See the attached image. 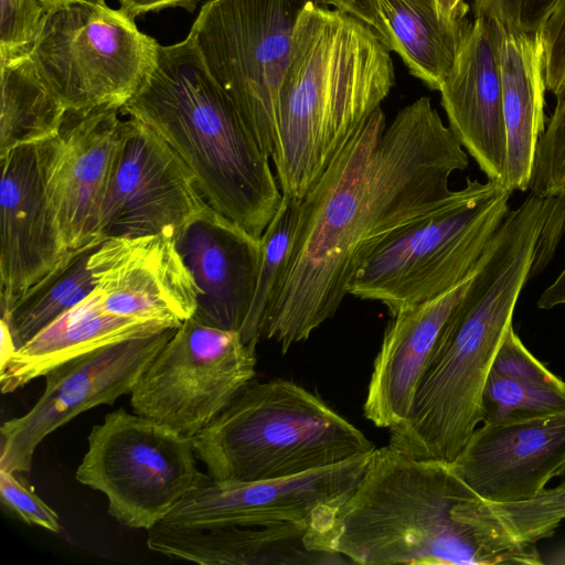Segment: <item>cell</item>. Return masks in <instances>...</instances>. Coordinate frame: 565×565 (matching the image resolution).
Segmentation results:
<instances>
[{
  "label": "cell",
  "mask_w": 565,
  "mask_h": 565,
  "mask_svg": "<svg viewBox=\"0 0 565 565\" xmlns=\"http://www.w3.org/2000/svg\"><path fill=\"white\" fill-rule=\"evenodd\" d=\"M489 505L513 537L536 544L551 536L565 520V484L545 488L529 500Z\"/></svg>",
  "instance_id": "obj_30"
},
{
  "label": "cell",
  "mask_w": 565,
  "mask_h": 565,
  "mask_svg": "<svg viewBox=\"0 0 565 565\" xmlns=\"http://www.w3.org/2000/svg\"><path fill=\"white\" fill-rule=\"evenodd\" d=\"M556 98L536 147L529 185L541 196H565V92Z\"/></svg>",
  "instance_id": "obj_31"
},
{
  "label": "cell",
  "mask_w": 565,
  "mask_h": 565,
  "mask_svg": "<svg viewBox=\"0 0 565 565\" xmlns=\"http://www.w3.org/2000/svg\"><path fill=\"white\" fill-rule=\"evenodd\" d=\"M309 523L180 529L159 522L148 530L149 550L203 565H326L349 563L309 543Z\"/></svg>",
  "instance_id": "obj_22"
},
{
  "label": "cell",
  "mask_w": 565,
  "mask_h": 565,
  "mask_svg": "<svg viewBox=\"0 0 565 565\" xmlns=\"http://www.w3.org/2000/svg\"><path fill=\"white\" fill-rule=\"evenodd\" d=\"M439 92L449 128L488 180L504 188L508 141L493 19L470 21Z\"/></svg>",
  "instance_id": "obj_18"
},
{
  "label": "cell",
  "mask_w": 565,
  "mask_h": 565,
  "mask_svg": "<svg viewBox=\"0 0 565 565\" xmlns=\"http://www.w3.org/2000/svg\"><path fill=\"white\" fill-rule=\"evenodd\" d=\"M469 280L392 316L374 360L363 404L364 416L376 427L392 429L407 417L443 329Z\"/></svg>",
  "instance_id": "obj_21"
},
{
  "label": "cell",
  "mask_w": 565,
  "mask_h": 565,
  "mask_svg": "<svg viewBox=\"0 0 565 565\" xmlns=\"http://www.w3.org/2000/svg\"><path fill=\"white\" fill-rule=\"evenodd\" d=\"M39 1L47 12L55 8L63 7L66 4L84 2V1H94V0H39Z\"/></svg>",
  "instance_id": "obj_41"
},
{
  "label": "cell",
  "mask_w": 565,
  "mask_h": 565,
  "mask_svg": "<svg viewBox=\"0 0 565 565\" xmlns=\"http://www.w3.org/2000/svg\"><path fill=\"white\" fill-rule=\"evenodd\" d=\"M450 463L489 502L529 500L565 467V411L508 424H482Z\"/></svg>",
  "instance_id": "obj_17"
},
{
  "label": "cell",
  "mask_w": 565,
  "mask_h": 565,
  "mask_svg": "<svg viewBox=\"0 0 565 565\" xmlns=\"http://www.w3.org/2000/svg\"><path fill=\"white\" fill-rule=\"evenodd\" d=\"M255 350L238 332L186 319L131 391L134 412L195 436L255 377Z\"/></svg>",
  "instance_id": "obj_11"
},
{
  "label": "cell",
  "mask_w": 565,
  "mask_h": 565,
  "mask_svg": "<svg viewBox=\"0 0 565 565\" xmlns=\"http://www.w3.org/2000/svg\"><path fill=\"white\" fill-rule=\"evenodd\" d=\"M565 207L530 193L509 212L446 322L407 417L391 446L452 462L481 423L483 386L523 287L553 258Z\"/></svg>",
  "instance_id": "obj_3"
},
{
  "label": "cell",
  "mask_w": 565,
  "mask_h": 565,
  "mask_svg": "<svg viewBox=\"0 0 565 565\" xmlns=\"http://www.w3.org/2000/svg\"><path fill=\"white\" fill-rule=\"evenodd\" d=\"M45 15L39 0H0V66L30 56Z\"/></svg>",
  "instance_id": "obj_32"
},
{
  "label": "cell",
  "mask_w": 565,
  "mask_h": 565,
  "mask_svg": "<svg viewBox=\"0 0 565 565\" xmlns=\"http://www.w3.org/2000/svg\"><path fill=\"white\" fill-rule=\"evenodd\" d=\"M311 547L361 565H539L450 462L375 448L354 489L309 524Z\"/></svg>",
  "instance_id": "obj_2"
},
{
  "label": "cell",
  "mask_w": 565,
  "mask_h": 565,
  "mask_svg": "<svg viewBox=\"0 0 565 565\" xmlns=\"http://www.w3.org/2000/svg\"><path fill=\"white\" fill-rule=\"evenodd\" d=\"M394 85L390 51L366 23L316 0L303 2L281 82L271 154L285 198L302 200Z\"/></svg>",
  "instance_id": "obj_4"
},
{
  "label": "cell",
  "mask_w": 565,
  "mask_h": 565,
  "mask_svg": "<svg viewBox=\"0 0 565 565\" xmlns=\"http://www.w3.org/2000/svg\"><path fill=\"white\" fill-rule=\"evenodd\" d=\"M564 411L565 381L526 349L511 326L483 386L481 423L508 424Z\"/></svg>",
  "instance_id": "obj_26"
},
{
  "label": "cell",
  "mask_w": 565,
  "mask_h": 565,
  "mask_svg": "<svg viewBox=\"0 0 565 565\" xmlns=\"http://www.w3.org/2000/svg\"><path fill=\"white\" fill-rule=\"evenodd\" d=\"M103 241L96 238L70 250L49 274L1 313V321L9 329L17 350L94 291L88 262Z\"/></svg>",
  "instance_id": "obj_28"
},
{
  "label": "cell",
  "mask_w": 565,
  "mask_h": 565,
  "mask_svg": "<svg viewBox=\"0 0 565 565\" xmlns=\"http://www.w3.org/2000/svg\"><path fill=\"white\" fill-rule=\"evenodd\" d=\"M0 157L10 150L53 138L67 109L45 83L32 58L0 66Z\"/></svg>",
  "instance_id": "obj_27"
},
{
  "label": "cell",
  "mask_w": 565,
  "mask_h": 565,
  "mask_svg": "<svg viewBox=\"0 0 565 565\" xmlns=\"http://www.w3.org/2000/svg\"><path fill=\"white\" fill-rule=\"evenodd\" d=\"M174 242L200 290L192 317L241 334L255 294L260 239L210 206Z\"/></svg>",
  "instance_id": "obj_20"
},
{
  "label": "cell",
  "mask_w": 565,
  "mask_h": 565,
  "mask_svg": "<svg viewBox=\"0 0 565 565\" xmlns=\"http://www.w3.org/2000/svg\"><path fill=\"white\" fill-rule=\"evenodd\" d=\"M511 192L494 182L466 185L383 242L353 275L348 294L403 308L439 297L478 270L510 212Z\"/></svg>",
  "instance_id": "obj_7"
},
{
  "label": "cell",
  "mask_w": 565,
  "mask_h": 565,
  "mask_svg": "<svg viewBox=\"0 0 565 565\" xmlns=\"http://www.w3.org/2000/svg\"><path fill=\"white\" fill-rule=\"evenodd\" d=\"M120 113L162 137L209 205L260 239L284 195L270 157L210 73L192 32L158 45L153 65Z\"/></svg>",
  "instance_id": "obj_5"
},
{
  "label": "cell",
  "mask_w": 565,
  "mask_h": 565,
  "mask_svg": "<svg viewBox=\"0 0 565 565\" xmlns=\"http://www.w3.org/2000/svg\"><path fill=\"white\" fill-rule=\"evenodd\" d=\"M561 305H565V267L537 300L540 309L548 310Z\"/></svg>",
  "instance_id": "obj_37"
},
{
  "label": "cell",
  "mask_w": 565,
  "mask_h": 565,
  "mask_svg": "<svg viewBox=\"0 0 565 565\" xmlns=\"http://www.w3.org/2000/svg\"><path fill=\"white\" fill-rule=\"evenodd\" d=\"M300 0H207L192 24L205 64L271 158Z\"/></svg>",
  "instance_id": "obj_9"
},
{
  "label": "cell",
  "mask_w": 565,
  "mask_h": 565,
  "mask_svg": "<svg viewBox=\"0 0 565 565\" xmlns=\"http://www.w3.org/2000/svg\"><path fill=\"white\" fill-rule=\"evenodd\" d=\"M1 160V313L70 252L51 214L39 143L17 147Z\"/></svg>",
  "instance_id": "obj_19"
},
{
  "label": "cell",
  "mask_w": 565,
  "mask_h": 565,
  "mask_svg": "<svg viewBox=\"0 0 565 565\" xmlns=\"http://www.w3.org/2000/svg\"><path fill=\"white\" fill-rule=\"evenodd\" d=\"M210 207L181 157L153 129L128 117L102 206L98 237L177 239Z\"/></svg>",
  "instance_id": "obj_12"
},
{
  "label": "cell",
  "mask_w": 565,
  "mask_h": 565,
  "mask_svg": "<svg viewBox=\"0 0 565 565\" xmlns=\"http://www.w3.org/2000/svg\"><path fill=\"white\" fill-rule=\"evenodd\" d=\"M119 114L111 107L67 111L58 132L39 143L47 204L67 250L99 238L102 206L124 136Z\"/></svg>",
  "instance_id": "obj_15"
},
{
  "label": "cell",
  "mask_w": 565,
  "mask_h": 565,
  "mask_svg": "<svg viewBox=\"0 0 565 565\" xmlns=\"http://www.w3.org/2000/svg\"><path fill=\"white\" fill-rule=\"evenodd\" d=\"M494 21L508 141L504 189L524 192L529 190L536 147L545 130L543 44L539 30L523 31Z\"/></svg>",
  "instance_id": "obj_24"
},
{
  "label": "cell",
  "mask_w": 565,
  "mask_h": 565,
  "mask_svg": "<svg viewBox=\"0 0 565 565\" xmlns=\"http://www.w3.org/2000/svg\"><path fill=\"white\" fill-rule=\"evenodd\" d=\"M557 477L561 479L559 484H565V467L562 469Z\"/></svg>",
  "instance_id": "obj_42"
},
{
  "label": "cell",
  "mask_w": 565,
  "mask_h": 565,
  "mask_svg": "<svg viewBox=\"0 0 565 565\" xmlns=\"http://www.w3.org/2000/svg\"><path fill=\"white\" fill-rule=\"evenodd\" d=\"M439 14L449 22L467 19L469 6L465 0H435Z\"/></svg>",
  "instance_id": "obj_38"
},
{
  "label": "cell",
  "mask_w": 565,
  "mask_h": 565,
  "mask_svg": "<svg viewBox=\"0 0 565 565\" xmlns=\"http://www.w3.org/2000/svg\"><path fill=\"white\" fill-rule=\"evenodd\" d=\"M556 0H475V17H486L505 26L536 31Z\"/></svg>",
  "instance_id": "obj_35"
},
{
  "label": "cell",
  "mask_w": 565,
  "mask_h": 565,
  "mask_svg": "<svg viewBox=\"0 0 565 565\" xmlns=\"http://www.w3.org/2000/svg\"><path fill=\"white\" fill-rule=\"evenodd\" d=\"M170 328L177 327L110 313L93 291L13 353L0 369L1 392H14L58 365L103 347Z\"/></svg>",
  "instance_id": "obj_23"
},
{
  "label": "cell",
  "mask_w": 565,
  "mask_h": 565,
  "mask_svg": "<svg viewBox=\"0 0 565 565\" xmlns=\"http://www.w3.org/2000/svg\"><path fill=\"white\" fill-rule=\"evenodd\" d=\"M0 495L8 511L30 525L60 533L56 512L23 484L13 472L0 468Z\"/></svg>",
  "instance_id": "obj_33"
},
{
  "label": "cell",
  "mask_w": 565,
  "mask_h": 565,
  "mask_svg": "<svg viewBox=\"0 0 565 565\" xmlns=\"http://www.w3.org/2000/svg\"><path fill=\"white\" fill-rule=\"evenodd\" d=\"M467 151L428 97L387 126L381 106L348 136L301 200L290 263L265 339L281 352L332 318L362 263L441 205Z\"/></svg>",
  "instance_id": "obj_1"
},
{
  "label": "cell",
  "mask_w": 565,
  "mask_h": 565,
  "mask_svg": "<svg viewBox=\"0 0 565 565\" xmlns=\"http://www.w3.org/2000/svg\"><path fill=\"white\" fill-rule=\"evenodd\" d=\"M159 43L104 0L46 12L30 57L67 111L121 109L153 65Z\"/></svg>",
  "instance_id": "obj_8"
},
{
  "label": "cell",
  "mask_w": 565,
  "mask_h": 565,
  "mask_svg": "<svg viewBox=\"0 0 565 565\" xmlns=\"http://www.w3.org/2000/svg\"><path fill=\"white\" fill-rule=\"evenodd\" d=\"M370 455L300 475L257 481H221L203 473L162 523L180 529L309 523L344 500Z\"/></svg>",
  "instance_id": "obj_14"
},
{
  "label": "cell",
  "mask_w": 565,
  "mask_h": 565,
  "mask_svg": "<svg viewBox=\"0 0 565 565\" xmlns=\"http://www.w3.org/2000/svg\"><path fill=\"white\" fill-rule=\"evenodd\" d=\"M221 481L286 478L370 455L374 444L320 396L288 380H250L192 437Z\"/></svg>",
  "instance_id": "obj_6"
},
{
  "label": "cell",
  "mask_w": 565,
  "mask_h": 565,
  "mask_svg": "<svg viewBox=\"0 0 565 565\" xmlns=\"http://www.w3.org/2000/svg\"><path fill=\"white\" fill-rule=\"evenodd\" d=\"M301 200L285 198L260 237V262L252 307L241 332L246 344L266 338L268 322L290 263Z\"/></svg>",
  "instance_id": "obj_29"
},
{
  "label": "cell",
  "mask_w": 565,
  "mask_h": 565,
  "mask_svg": "<svg viewBox=\"0 0 565 565\" xmlns=\"http://www.w3.org/2000/svg\"><path fill=\"white\" fill-rule=\"evenodd\" d=\"M177 328L103 347L49 372L33 407L2 424L0 468L28 472L36 447L49 434L85 411L113 405L131 393Z\"/></svg>",
  "instance_id": "obj_13"
},
{
  "label": "cell",
  "mask_w": 565,
  "mask_h": 565,
  "mask_svg": "<svg viewBox=\"0 0 565 565\" xmlns=\"http://www.w3.org/2000/svg\"><path fill=\"white\" fill-rule=\"evenodd\" d=\"M201 0H118L120 9L132 18L168 8H182L194 12Z\"/></svg>",
  "instance_id": "obj_36"
},
{
  "label": "cell",
  "mask_w": 565,
  "mask_h": 565,
  "mask_svg": "<svg viewBox=\"0 0 565 565\" xmlns=\"http://www.w3.org/2000/svg\"><path fill=\"white\" fill-rule=\"evenodd\" d=\"M321 4L331 6L333 9H338L340 11L347 12L356 17V0H316Z\"/></svg>",
  "instance_id": "obj_40"
},
{
  "label": "cell",
  "mask_w": 565,
  "mask_h": 565,
  "mask_svg": "<svg viewBox=\"0 0 565 565\" xmlns=\"http://www.w3.org/2000/svg\"><path fill=\"white\" fill-rule=\"evenodd\" d=\"M88 266L110 313L179 327L196 310L200 290L170 237L106 238Z\"/></svg>",
  "instance_id": "obj_16"
},
{
  "label": "cell",
  "mask_w": 565,
  "mask_h": 565,
  "mask_svg": "<svg viewBox=\"0 0 565 565\" xmlns=\"http://www.w3.org/2000/svg\"><path fill=\"white\" fill-rule=\"evenodd\" d=\"M195 458L192 437L119 408L93 426L75 477L106 495L120 524L149 530L203 476Z\"/></svg>",
  "instance_id": "obj_10"
},
{
  "label": "cell",
  "mask_w": 565,
  "mask_h": 565,
  "mask_svg": "<svg viewBox=\"0 0 565 565\" xmlns=\"http://www.w3.org/2000/svg\"><path fill=\"white\" fill-rule=\"evenodd\" d=\"M358 19L395 52L409 73L439 90L469 26L468 19L449 22L435 0H356Z\"/></svg>",
  "instance_id": "obj_25"
},
{
  "label": "cell",
  "mask_w": 565,
  "mask_h": 565,
  "mask_svg": "<svg viewBox=\"0 0 565 565\" xmlns=\"http://www.w3.org/2000/svg\"><path fill=\"white\" fill-rule=\"evenodd\" d=\"M15 351L17 348L12 335L7 326L1 321L0 369L6 365Z\"/></svg>",
  "instance_id": "obj_39"
},
{
  "label": "cell",
  "mask_w": 565,
  "mask_h": 565,
  "mask_svg": "<svg viewBox=\"0 0 565 565\" xmlns=\"http://www.w3.org/2000/svg\"><path fill=\"white\" fill-rule=\"evenodd\" d=\"M539 31L546 90L558 97L565 92V0L555 1Z\"/></svg>",
  "instance_id": "obj_34"
}]
</instances>
